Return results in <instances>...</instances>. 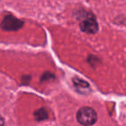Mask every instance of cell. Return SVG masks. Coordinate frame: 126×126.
<instances>
[{"label": "cell", "instance_id": "obj_5", "mask_svg": "<svg viewBox=\"0 0 126 126\" xmlns=\"http://www.w3.org/2000/svg\"><path fill=\"white\" fill-rule=\"evenodd\" d=\"M4 125V119L2 116H0V126H3Z\"/></svg>", "mask_w": 126, "mask_h": 126}, {"label": "cell", "instance_id": "obj_4", "mask_svg": "<svg viewBox=\"0 0 126 126\" xmlns=\"http://www.w3.org/2000/svg\"><path fill=\"white\" fill-rule=\"evenodd\" d=\"M34 117L38 121H41V120H44L48 118V113H47V110L41 108V109H39L38 111H35Z\"/></svg>", "mask_w": 126, "mask_h": 126}, {"label": "cell", "instance_id": "obj_3", "mask_svg": "<svg viewBox=\"0 0 126 126\" xmlns=\"http://www.w3.org/2000/svg\"><path fill=\"white\" fill-rule=\"evenodd\" d=\"M80 28L87 33H95L98 31V24L92 14L83 16V18L80 22Z\"/></svg>", "mask_w": 126, "mask_h": 126}, {"label": "cell", "instance_id": "obj_2", "mask_svg": "<svg viewBox=\"0 0 126 126\" xmlns=\"http://www.w3.org/2000/svg\"><path fill=\"white\" fill-rule=\"evenodd\" d=\"M24 22L12 15H7L3 17L0 23V28L5 31H17L23 27Z\"/></svg>", "mask_w": 126, "mask_h": 126}, {"label": "cell", "instance_id": "obj_1", "mask_svg": "<svg viewBox=\"0 0 126 126\" xmlns=\"http://www.w3.org/2000/svg\"><path fill=\"white\" fill-rule=\"evenodd\" d=\"M76 118L81 125L84 126H90L96 122L97 114L93 108L85 106V107H81L79 109L76 114Z\"/></svg>", "mask_w": 126, "mask_h": 126}]
</instances>
